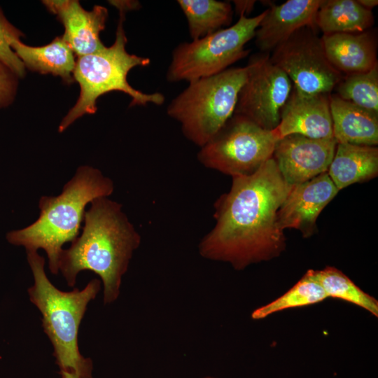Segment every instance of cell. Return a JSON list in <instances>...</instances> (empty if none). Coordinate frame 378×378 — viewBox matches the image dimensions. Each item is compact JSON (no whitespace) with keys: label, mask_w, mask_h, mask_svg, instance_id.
<instances>
[{"label":"cell","mask_w":378,"mask_h":378,"mask_svg":"<svg viewBox=\"0 0 378 378\" xmlns=\"http://www.w3.org/2000/svg\"><path fill=\"white\" fill-rule=\"evenodd\" d=\"M291 188L273 158L251 175L232 177L230 191L214 203L216 224L199 244L200 255L237 270L279 256L286 239L277 212Z\"/></svg>","instance_id":"cell-1"},{"label":"cell","mask_w":378,"mask_h":378,"mask_svg":"<svg viewBox=\"0 0 378 378\" xmlns=\"http://www.w3.org/2000/svg\"><path fill=\"white\" fill-rule=\"evenodd\" d=\"M90 204L82 232L69 248L62 251L58 268L70 287L80 271L94 272L104 285V302L108 304L119 295L122 277L140 245L141 236L122 204L105 197Z\"/></svg>","instance_id":"cell-2"},{"label":"cell","mask_w":378,"mask_h":378,"mask_svg":"<svg viewBox=\"0 0 378 378\" xmlns=\"http://www.w3.org/2000/svg\"><path fill=\"white\" fill-rule=\"evenodd\" d=\"M113 190L112 180L100 170L80 166L61 194L41 197L38 219L26 227L8 232L7 241L24 247L27 252L43 249L50 272L57 274L62 246L78 237L87 204L96 198L108 197Z\"/></svg>","instance_id":"cell-3"},{"label":"cell","mask_w":378,"mask_h":378,"mask_svg":"<svg viewBox=\"0 0 378 378\" xmlns=\"http://www.w3.org/2000/svg\"><path fill=\"white\" fill-rule=\"evenodd\" d=\"M27 254L34 279L28 289L29 298L41 314L42 326L52 343L60 371L73 372L79 378H92V363L79 351L78 332L88 303L100 290V280H91L82 290L62 291L47 277L45 258L37 251Z\"/></svg>","instance_id":"cell-4"},{"label":"cell","mask_w":378,"mask_h":378,"mask_svg":"<svg viewBox=\"0 0 378 378\" xmlns=\"http://www.w3.org/2000/svg\"><path fill=\"white\" fill-rule=\"evenodd\" d=\"M111 2L118 9L120 14L115 41L110 47L78 57L73 77L80 85V95L59 124V132L83 115L94 113L97 99L111 91H120L128 94L132 99L130 106L148 104L160 106L164 102V96L162 93H145L129 84L127 78L129 71L135 66H148L150 59L130 54L125 49L127 39L123 22L126 12L132 10L131 4L128 1Z\"/></svg>","instance_id":"cell-5"},{"label":"cell","mask_w":378,"mask_h":378,"mask_svg":"<svg viewBox=\"0 0 378 378\" xmlns=\"http://www.w3.org/2000/svg\"><path fill=\"white\" fill-rule=\"evenodd\" d=\"M246 76V66L192 81L169 103L167 114L180 123L186 138L201 148L233 115Z\"/></svg>","instance_id":"cell-6"},{"label":"cell","mask_w":378,"mask_h":378,"mask_svg":"<svg viewBox=\"0 0 378 378\" xmlns=\"http://www.w3.org/2000/svg\"><path fill=\"white\" fill-rule=\"evenodd\" d=\"M265 13L252 18L240 15L231 27L178 45L172 52L167 80L190 83L219 74L245 57L249 52L245 45L255 36Z\"/></svg>","instance_id":"cell-7"},{"label":"cell","mask_w":378,"mask_h":378,"mask_svg":"<svg viewBox=\"0 0 378 378\" xmlns=\"http://www.w3.org/2000/svg\"><path fill=\"white\" fill-rule=\"evenodd\" d=\"M279 138L244 116L234 113L197 153L205 167L230 175L248 176L272 158Z\"/></svg>","instance_id":"cell-8"},{"label":"cell","mask_w":378,"mask_h":378,"mask_svg":"<svg viewBox=\"0 0 378 378\" xmlns=\"http://www.w3.org/2000/svg\"><path fill=\"white\" fill-rule=\"evenodd\" d=\"M316 28L305 27L276 46L270 61L307 94H330L343 76L329 62Z\"/></svg>","instance_id":"cell-9"},{"label":"cell","mask_w":378,"mask_h":378,"mask_svg":"<svg viewBox=\"0 0 378 378\" xmlns=\"http://www.w3.org/2000/svg\"><path fill=\"white\" fill-rule=\"evenodd\" d=\"M246 67L247 76L234 113L246 117L265 130H274L279 123L281 111L293 83L270 61L267 52L253 55Z\"/></svg>","instance_id":"cell-10"},{"label":"cell","mask_w":378,"mask_h":378,"mask_svg":"<svg viewBox=\"0 0 378 378\" xmlns=\"http://www.w3.org/2000/svg\"><path fill=\"white\" fill-rule=\"evenodd\" d=\"M337 144L334 137L312 139L291 134L276 142L272 158L284 181L293 186L328 172Z\"/></svg>","instance_id":"cell-11"},{"label":"cell","mask_w":378,"mask_h":378,"mask_svg":"<svg viewBox=\"0 0 378 378\" xmlns=\"http://www.w3.org/2000/svg\"><path fill=\"white\" fill-rule=\"evenodd\" d=\"M339 190L324 172L307 181L293 186L277 212V224L284 229L299 230L304 237L314 232L316 220Z\"/></svg>","instance_id":"cell-12"},{"label":"cell","mask_w":378,"mask_h":378,"mask_svg":"<svg viewBox=\"0 0 378 378\" xmlns=\"http://www.w3.org/2000/svg\"><path fill=\"white\" fill-rule=\"evenodd\" d=\"M330 94H307L293 85L274 130L279 140L291 134L312 139L333 138Z\"/></svg>","instance_id":"cell-13"},{"label":"cell","mask_w":378,"mask_h":378,"mask_svg":"<svg viewBox=\"0 0 378 378\" xmlns=\"http://www.w3.org/2000/svg\"><path fill=\"white\" fill-rule=\"evenodd\" d=\"M43 4L63 24L62 36L77 57L99 51L106 46L100 39L105 29L107 9L96 5L85 10L76 0H46Z\"/></svg>","instance_id":"cell-14"},{"label":"cell","mask_w":378,"mask_h":378,"mask_svg":"<svg viewBox=\"0 0 378 378\" xmlns=\"http://www.w3.org/2000/svg\"><path fill=\"white\" fill-rule=\"evenodd\" d=\"M321 0H288L272 5L255 31V43L263 52L273 50L298 30L316 28L315 18Z\"/></svg>","instance_id":"cell-15"},{"label":"cell","mask_w":378,"mask_h":378,"mask_svg":"<svg viewBox=\"0 0 378 378\" xmlns=\"http://www.w3.org/2000/svg\"><path fill=\"white\" fill-rule=\"evenodd\" d=\"M321 40L328 59L341 74L365 72L377 64L376 42L368 31L323 34Z\"/></svg>","instance_id":"cell-16"},{"label":"cell","mask_w":378,"mask_h":378,"mask_svg":"<svg viewBox=\"0 0 378 378\" xmlns=\"http://www.w3.org/2000/svg\"><path fill=\"white\" fill-rule=\"evenodd\" d=\"M333 137L337 144L375 146L378 144V114L330 94Z\"/></svg>","instance_id":"cell-17"},{"label":"cell","mask_w":378,"mask_h":378,"mask_svg":"<svg viewBox=\"0 0 378 378\" xmlns=\"http://www.w3.org/2000/svg\"><path fill=\"white\" fill-rule=\"evenodd\" d=\"M10 46L29 70L60 76L69 84L74 81L75 54L62 36L40 47L29 46L15 38L10 40Z\"/></svg>","instance_id":"cell-18"},{"label":"cell","mask_w":378,"mask_h":378,"mask_svg":"<svg viewBox=\"0 0 378 378\" xmlns=\"http://www.w3.org/2000/svg\"><path fill=\"white\" fill-rule=\"evenodd\" d=\"M327 172L339 190L373 178L378 174V148L337 144Z\"/></svg>","instance_id":"cell-19"},{"label":"cell","mask_w":378,"mask_h":378,"mask_svg":"<svg viewBox=\"0 0 378 378\" xmlns=\"http://www.w3.org/2000/svg\"><path fill=\"white\" fill-rule=\"evenodd\" d=\"M374 22L372 10L356 0H321L315 18L316 27L323 34L360 33Z\"/></svg>","instance_id":"cell-20"},{"label":"cell","mask_w":378,"mask_h":378,"mask_svg":"<svg viewBox=\"0 0 378 378\" xmlns=\"http://www.w3.org/2000/svg\"><path fill=\"white\" fill-rule=\"evenodd\" d=\"M186 18L192 40L203 38L230 24L233 10L230 3L216 0H178Z\"/></svg>","instance_id":"cell-21"},{"label":"cell","mask_w":378,"mask_h":378,"mask_svg":"<svg viewBox=\"0 0 378 378\" xmlns=\"http://www.w3.org/2000/svg\"><path fill=\"white\" fill-rule=\"evenodd\" d=\"M309 271L322 286L328 298L350 302L378 316V301L360 289L340 270L333 267H326L321 270Z\"/></svg>","instance_id":"cell-22"},{"label":"cell","mask_w":378,"mask_h":378,"mask_svg":"<svg viewBox=\"0 0 378 378\" xmlns=\"http://www.w3.org/2000/svg\"><path fill=\"white\" fill-rule=\"evenodd\" d=\"M320 284L308 270L304 275L286 293L275 300L255 309L251 314L254 320L284 309L302 307L321 302L328 298Z\"/></svg>","instance_id":"cell-23"},{"label":"cell","mask_w":378,"mask_h":378,"mask_svg":"<svg viewBox=\"0 0 378 378\" xmlns=\"http://www.w3.org/2000/svg\"><path fill=\"white\" fill-rule=\"evenodd\" d=\"M335 89L342 99L378 114V64L368 71L343 76Z\"/></svg>","instance_id":"cell-24"},{"label":"cell","mask_w":378,"mask_h":378,"mask_svg":"<svg viewBox=\"0 0 378 378\" xmlns=\"http://www.w3.org/2000/svg\"><path fill=\"white\" fill-rule=\"evenodd\" d=\"M24 34L4 16L0 8V62L9 68L18 77H24L25 67L10 46L11 38H20Z\"/></svg>","instance_id":"cell-25"},{"label":"cell","mask_w":378,"mask_h":378,"mask_svg":"<svg viewBox=\"0 0 378 378\" xmlns=\"http://www.w3.org/2000/svg\"><path fill=\"white\" fill-rule=\"evenodd\" d=\"M18 76L0 62V108L10 104L15 97Z\"/></svg>","instance_id":"cell-26"},{"label":"cell","mask_w":378,"mask_h":378,"mask_svg":"<svg viewBox=\"0 0 378 378\" xmlns=\"http://www.w3.org/2000/svg\"><path fill=\"white\" fill-rule=\"evenodd\" d=\"M255 2V1L251 0H236L233 1L236 13L239 16L244 15L245 17H248L247 15L253 10Z\"/></svg>","instance_id":"cell-27"},{"label":"cell","mask_w":378,"mask_h":378,"mask_svg":"<svg viewBox=\"0 0 378 378\" xmlns=\"http://www.w3.org/2000/svg\"><path fill=\"white\" fill-rule=\"evenodd\" d=\"M363 8L372 10L378 4L377 0H356Z\"/></svg>","instance_id":"cell-28"},{"label":"cell","mask_w":378,"mask_h":378,"mask_svg":"<svg viewBox=\"0 0 378 378\" xmlns=\"http://www.w3.org/2000/svg\"><path fill=\"white\" fill-rule=\"evenodd\" d=\"M62 378H79L76 374L66 371H60Z\"/></svg>","instance_id":"cell-29"},{"label":"cell","mask_w":378,"mask_h":378,"mask_svg":"<svg viewBox=\"0 0 378 378\" xmlns=\"http://www.w3.org/2000/svg\"><path fill=\"white\" fill-rule=\"evenodd\" d=\"M202 378H218V377L207 376V377H202Z\"/></svg>","instance_id":"cell-30"}]
</instances>
